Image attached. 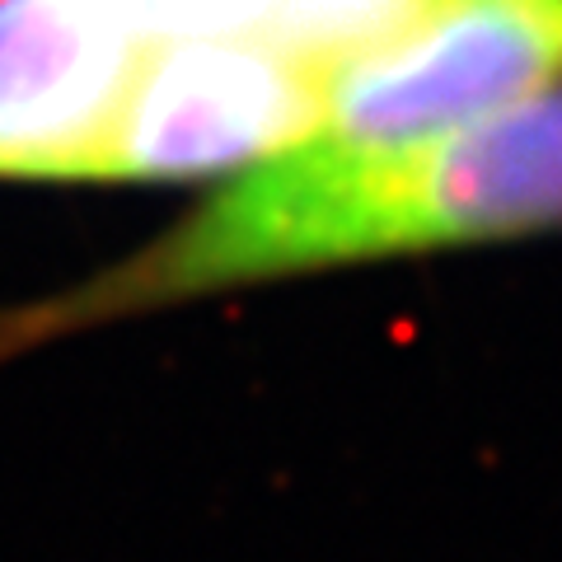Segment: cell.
Segmentation results:
<instances>
[{"label": "cell", "instance_id": "1", "mask_svg": "<svg viewBox=\"0 0 562 562\" xmlns=\"http://www.w3.org/2000/svg\"><path fill=\"white\" fill-rule=\"evenodd\" d=\"M539 231H562V90L413 146L366 150L305 136L244 169L127 262L5 319L0 357L244 281Z\"/></svg>", "mask_w": 562, "mask_h": 562}, {"label": "cell", "instance_id": "2", "mask_svg": "<svg viewBox=\"0 0 562 562\" xmlns=\"http://www.w3.org/2000/svg\"><path fill=\"white\" fill-rule=\"evenodd\" d=\"M562 85V0H422L394 33L324 76L319 132L413 146Z\"/></svg>", "mask_w": 562, "mask_h": 562}, {"label": "cell", "instance_id": "3", "mask_svg": "<svg viewBox=\"0 0 562 562\" xmlns=\"http://www.w3.org/2000/svg\"><path fill=\"white\" fill-rule=\"evenodd\" d=\"M324 76L262 33L150 43L99 155V183H173L319 132Z\"/></svg>", "mask_w": 562, "mask_h": 562}, {"label": "cell", "instance_id": "4", "mask_svg": "<svg viewBox=\"0 0 562 562\" xmlns=\"http://www.w3.org/2000/svg\"><path fill=\"white\" fill-rule=\"evenodd\" d=\"M146 47L103 0H0V179L99 183Z\"/></svg>", "mask_w": 562, "mask_h": 562}, {"label": "cell", "instance_id": "5", "mask_svg": "<svg viewBox=\"0 0 562 562\" xmlns=\"http://www.w3.org/2000/svg\"><path fill=\"white\" fill-rule=\"evenodd\" d=\"M417 5L422 0H272V14L258 33L328 76L333 66L394 33Z\"/></svg>", "mask_w": 562, "mask_h": 562}, {"label": "cell", "instance_id": "6", "mask_svg": "<svg viewBox=\"0 0 562 562\" xmlns=\"http://www.w3.org/2000/svg\"><path fill=\"white\" fill-rule=\"evenodd\" d=\"M103 5L140 43L258 33L272 14V0H103Z\"/></svg>", "mask_w": 562, "mask_h": 562}]
</instances>
